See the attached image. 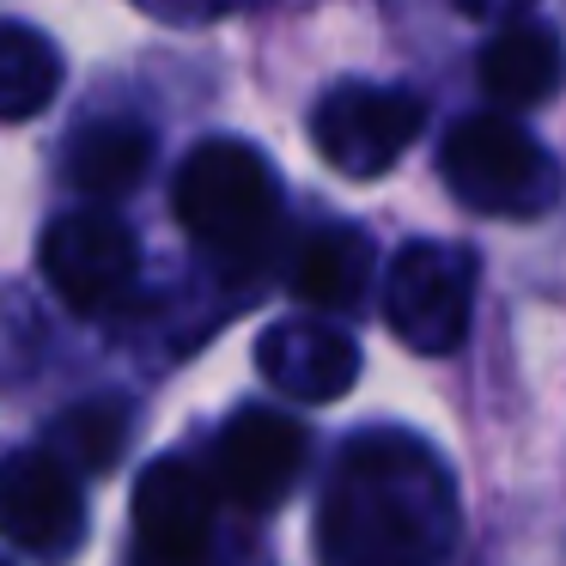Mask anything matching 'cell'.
I'll list each match as a JSON object with an SVG mask.
<instances>
[{
  "label": "cell",
  "instance_id": "277c9868",
  "mask_svg": "<svg viewBox=\"0 0 566 566\" xmlns=\"http://www.w3.org/2000/svg\"><path fill=\"white\" fill-rule=\"evenodd\" d=\"M469 311H475V250L469 244L415 238L390 256L384 323L396 329V342H408L415 354H451L469 335Z\"/></svg>",
  "mask_w": 566,
  "mask_h": 566
},
{
  "label": "cell",
  "instance_id": "ba28073f",
  "mask_svg": "<svg viewBox=\"0 0 566 566\" xmlns=\"http://www.w3.org/2000/svg\"><path fill=\"white\" fill-rule=\"evenodd\" d=\"M140 269L135 232L116 213H62L43 232V274H50L55 298L80 317H104L128 298Z\"/></svg>",
  "mask_w": 566,
  "mask_h": 566
},
{
  "label": "cell",
  "instance_id": "5bb4252c",
  "mask_svg": "<svg viewBox=\"0 0 566 566\" xmlns=\"http://www.w3.org/2000/svg\"><path fill=\"white\" fill-rule=\"evenodd\" d=\"M62 86V55L43 31H31L25 19L0 25V116L7 123H31Z\"/></svg>",
  "mask_w": 566,
  "mask_h": 566
},
{
  "label": "cell",
  "instance_id": "5b68a950",
  "mask_svg": "<svg viewBox=\"0 0 566 566\" xmlns=\"http://www.w3.org/2000/svg\"><path fill=\"white\" fill-rule=\"evenodd\" d=\"M427 128V104L402 86L342 80L311 111V147L342 177H384Z\"/></svg>",
  "mask_w": 566,
  "mask_h": 566
},
{
  "label": "cell",
  "instance_id": "9c48e42d",
  "mask_svg": "<svg viewBox=\"0 0 566 566\" xmlns=\"http://www.w3.org/2000/svg\"><path fill=\"white\" fill-rule=\"evenodd\" d=\"M305 469V427L281 408H238L213 451V481L244 512H274Z\"/></svg>",
  "mask_w": 566,
  "mask_h": 566
},
{
  "label": "cell",
  "instance_id": "52a82bcc",
  "mask_svg": "<svg viewBox=\"0 0 566 566\" xmlns=\"http://www.w3.org/2000/svg\"><path fill=\"white\" fill-rule=\"evenodd\" d=\"M213 493H220V481H208L189 457H159L140 469L128 566H208Z\"/></svg>",
  "mask_w": 566,
  "mask_h": 566
},
{
  "label": "cell",
  "instance_id": "8992f818",
  "mask_svg": "<svg viewBox=\"0 0 566 566\" xmlns=\"http://www.w3.org/2000/svg\"><path fill=\"white\" fill-rule=\"evenodd\" d=\"M0 512H7V536L43 566H62L86 548V493H80V469L67 463L55 444H31V451L7 457Z\"/></svg>",
  "mask_w": 566,
  "mask_h": 566
},
{
  "label": "cell",
  "instance_id": "30bf717a",
  "mask_svg": "<svg viewBox=\"0 0 566 566\" xmlns=\"http://www.w3.org/2000/svg\"><path fill=\"white\" fill-rule=\"evenodd\" d=\"M256 371L293 402H335L359 378V347L335 323L281 317L256 335Z\"/></svg>",
  "mask_w": 566,
  "mask_h": 566
},
{
  "label": "cell",
  "instance_id": "6da1fadb",
  "mask_svg": "<svg viewBox=\"0 0 566 566\" xmlns=\"http://www.w3.org/2000/svg\"><path fill=\"white\" fill-rule=\"evenodd\" d=\"M457 536L444 463L408 432H359L335 463L317 512L329 566H439Z\"/></svg>",
  "mask_w": 566,
  "mask_h": 566
},
{
  "label": "cell",
  "instance_id": "7c38bea8",
  "mask_svg": "<svg viewBox=\"0 0 566 566\" xmlns=\"http://www.w3.org/2000/svg\"><path fill=\"white\" fill-rule=\"evenodd\" d=\"M378 250L359 226H317L293 256V293L317 311H354L371 286Z\"/></svg>",
  "mask_w": 566,
  "mask_h": 566
},
{
  "label": "cell",
  "instance_id": "7a4b0ae2",
  "mask_svg": "<svg viewBox=\"0 0 566 566\" xmlns=\"http://www.w3.org/2000/svg\"><path fill=\"white\" fill-rule=\"evenodd\" d=\"M177 226L226 269H250L269 256L281 232V184L269 159L244 140H201L171 184Z\"/></svg>",
  "mask_w": 566,
  "mask_h": 566
},
{
  "label": "cell",
  "instance_id": "3957f363",
  "mask_svg": "<svg viewBox=\"0 0 566 566\" xmlns=\"http://www.w3.org/2000/svg\"><path fill=\"white\" fill-rule=\"evenodd\" d=\"M439 171L451 196L493 220H536L560 201V171H554L548 147L512 116H463L444 135Z\"/></svg>",
  "mask_w": 566,
  "mask_h": 566
},
{
  "label": "cell",
  "instance_id": "8fae6325",
  "mask_svg": "<svg viewBox=\"0 0 566 566\" xmlns=\"http://www.w3.org/2000/svg\"><path fill=\"white\" fill-rule=\"evenodd\" d=\"M481 92H488L500 111H530V104H548L566 80V43L554 38L536 19H505L500 31L481 50Z\"/></svg>",
  "mask_w": 566,
  "mask_h": 566
},
{
  "label": "cell",
  "instance_id": "9a60e30c",
  "mask_svg": "<svg viewBox=\"0 0 566 566\" xmlns=\"http://www.w3.org/2000/svg\"><path fill=\"white\" fill-rule=\"evenodd\" d=\"M50 444L67 457L74 469H86V475H104V469L123 457L128 444V408L111 402V396H98V402H74L62 420L50 427Z\"/></svg>",
  "mask_w": 566,
  "mask_h": 566
},
{
  "label": "cell",
  "instance_id": "4fadbf2b",
  "mask_svg": "<svg viewBox=\"0 0 566 566\" xmlns=\"http://www.w3.org/2000/svg\"><path fill=\"white\" fill-rule=\"evenodd\" d=\"M147 159H153V135L140 123H128V116H98V123L74 128L62 147L67 184L98 196V201L128 196L147 177Z\"/></svg>",
  "mask_w": 566,
  "mask_h": 566
},
{
  "label": "cell",
  "instance_id": "2e32d148",
  "mask_svg": "<svg viewBox=\"0 0 566 566\" xmlns=\"http://www.w3.org/2000/svg\"><path fill=\"white\" fill-rule=\"evenodd\" d=\"M451 7L469 19H517V13H530L536 0H451Z\"/></svg>",
  "mask_w": 566,
  "mask_h": 566
}]
</instances>
